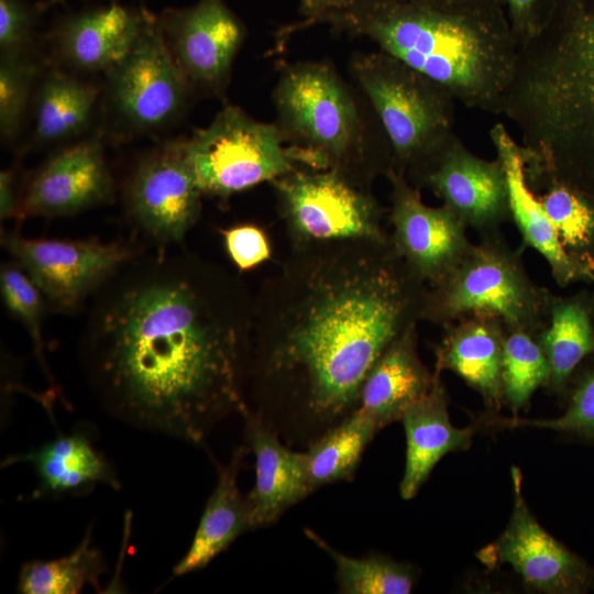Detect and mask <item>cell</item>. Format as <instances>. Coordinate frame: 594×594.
Masks as SVG:
<instances>
[{
	"instance_id": "obj_27",
	"label": "cell",
	"mask_w": 594,
	"mask_h": 594,
	"mask_svg": "<svg viewBox=\"0 0 594 594\" xmlns=\"http://www.w3.org/2000/svg\"><path fill=\"white\" fill-rule=\"evenodd\" d=\"M569 257L594 276V198L550 176L526 177Z\"/></svg>"
},
{
	"instance_id": "obj_21",
	"label": "cell",
	"mask_w": 594,
	"mask_h": 594,
	"mask_svg": "<svg viewBox=\"0 0 594 594\" xmlns=\"http://www.w3.org/2000/svg\"><path fill=\"white\" fill-rule=\"evenodd\" d=\"M145 14L111 4L72 15L55 33L57 54L74 70L107 73L130 51Z\"/></svg>"
},
{
	"instance_id": "obj_13",
	"label": "cell",
	"mask_w": 594,
	"mask_h": 594,
	"mask_svg": "<svg viewBox=\"0 0 594 594\" xmlns=\"http://www.w3.org/2000/svg\"><path fill=\"white\" fill-rule=\"evenodd\" d=\"M411 184L419 189H431L442 205L479 237L502 232L503 224L512 220L502 162L498 157L486 160L477 156L457 134Z\"/></svg>"
},
{
	"instance_id": "obj_38",
	"label": "cell",
	"mask_w": 594,
	"mask_h": 594,
	"mask_svg": "<svg viewBox=\"0 0 594 594\" xmlns=\"http://www.w3.org/2000/svg\"><path fill=\"white\" fill-rule=\"evenodd\" d=\"M518 45L534 36L550 15L556 0H502Z\"/></svg>"
},
{
	"instance_id": "obj_19",
	"label": "cell",
	"mask_w": 594,
	"mask_h": 594,
	"mask_svg": "<svg viewBox=\"0 0 594 594\" xmlns=\"http://www.w3.org/2000/svg\"><path fill=\"white\" fill-rule=\"evenodd\" d=\"M490 138L496 157L505 169L512 220L521 235L524 248L536 250L546 260L554 282L561 287L580 280L594 282V276L576 265L564 252L551 221L529 187L519 142L502 122L491 128Z\"/></svg>"
},
{
	"instance_id": "obj_14",
	"label": "cell",
	"mask_w": 594,
	"mask_h": 594,
	"mask_svg": "<svg viewBox=\"0 0 594 594\" xmlns=\"http://www.w3.org/2000/svg\"><path fill=\"white\" fill-rule=\"evenodd\" d=\"M158 24L177 67L191 89L221 94L244 37L243 22L223 0H199L167 9Z\"/></svg>"
},
{
	"instance_id": "obj_18",
	"label": "cell",
	"mask_w": 594,
	"mask_h": 594,
	"mask_svg": "<svg viewBox=\"0 0 594 594\" xmlns=\"http://www.w3.org/2000/svg\"><path fill=\"white\" fill-rule=\"evenodd\" d=\"M244 443L255 458V483L246 494L251 530L270 526L311 494L304 451L287 447L280 437L248 407L240 414Z\"/></svg>"
},
{
	"instance_id": "obj_43",
	"label": "cell",
	"mask_w": 594,
	"mask_h": 594,
	"mask_svg": "<svg viewBox=\"0 0 594 594\" xmlns=\"http://www.w3.org/2000/svg\"><path fill=\"white\" fill-rule=\"evenodd\" d=\"M56 1V0H55Z\"/></svg>"
},
{
	"instance_id": "obj_1",
	"label": "cell",
	"mask_w": 594,
	"mask_h": 594,
	"mask_svg": "<svg viewBox=\"0 0 594 594\" xmlns=\"http://www.w3.org/2000/svg\"><path fill=\"white\" fill-rule=\"evenodd\" d=\"M253 321L235 277L190 253L155 250L91 298L79 361L111 417L200 444L248 407Z\"/></svg>"
},
{
	"instance_id": "obj_28",
	"label": "cell",
	"mask_w": 594,
	"mask_h": 594,
	"mask_svg": "<svg viewBox=\"0 0 594 594\" xmlns=\"http://www.w3.org/2000/svg\"><path fill=\"white\" fill-rule=\"evenodd\" d=\"M34 101V141L38 144L59 143L87 128L97 101V89L74 75L55 70L43 79Z\"/></svg>"
},
{
	"instance_id": "obj_11",
	"label": "cell",
	"mask_w": 594,
	"mask_h": 594,
	"mask_svg": "<svg viewBox=\"0 0 594 594\" xmlns=\"http://www.w3.org/2000/svg\"><path fill=\"white\" fill-rule=\"evenodd\" d=\"M106 74L116 117L136 133L161 131L174 123L193 91L172 57L158 20L148 13L130 51Z\"/></svg>"
},
{
	"instance_id": "obj_34",
	"label": "cell",
	"mask_w": 594,
	"mask_h": 594,
	"mask_svg": "<svg viewBox=\"0 0 594 594\" xmlns=\"http://www.w3.org/2000/svg\"><path fill=\"white\" fill-rule=\"evenodd\" d=\"M36 76L28 54H1L0 132L4 142L15 140L22 128Z\"/></svg>"
},
{
	"instance_id": "obj_30",
	"label": "cell",
	"mask_w": 594,
	"mask_h": 594,
	"mask_svg": "<svg viewBox=\"0 0 594 594\" xmlns=\"http://www.w3.org/2000/svg\"><path fill=\"white\" fill-rule=\"evenodd\" d=\"M89 527L80 543L69 554L54 560L25 563L20 571L18 590L23 594H77L86 585L99 590V579L106 561L91 546Z\"/></svg>"
},
{
	"instance_id": "obj_15",
	"label": "cell",
	"mask_w": 594,
	"mask_h": 594,
	"mask_svg": "<svg viewBox=\"0 0 594 594\" xmlns=\"http://www.w3.org/2000/svg\"><path fill=\"white\" fill-rule=\"evenodd\" d=\"M385 176L391 184V242L410 271L433 285L470 248L468 228L446 206L426 205L404 174L392 168Z\"/></svg>"
},
{
	"instance_id": "obj_10",
	"label": "cell",
	"mask_w": 594,
	"mask_h": 594,
	"mask_svg": "<svg viewBox=\"0 0 594 594\" xmlns=\"http://www.w3.org/2000/svg\"><path fill=\"white\" fill-rule=\"evenodd\" d=\"M289 227L302 241L385 240L382 208L366 186L333 168H295L273 182Z\"/></svg>"
},
{
	"instance_id": "obj_36",
	"label": "cell",
	"mask_w": 594,
	"mask_h": 594,
	"mask_svg": "<svg viewBox=\"0 0 594 594\" xmlns=\"http://www.w3.org/2000/svg\"><path fill=\"white\" fill-rule=\"evenodd\" d=\"M226 251L240 271H249L271 256L268 240L254 224H239L222 229Z\"/></svg>"
},
{
	"instance_id": "obj_7",
	"label": "cell",
	"mask_w": 594,
	"mask_h": 594,
	"mask_svg": "<svg viewBox=\"0 0 594 594\" xmlns=\"http://www.w3.org/2000/svg\"><path fill=\"white\" fill-rule=\"evenodd\" d=\"M551 296L531 279L520 252L496 232L479 237L444 277L427 287L421 320L443 328L480 315L498 319L506 330L537 337Z\"/></svg>"
},
{
	"instance_id": "obj_9",
	"label": "cell",
	"mask_w": 594,
	"mask_h": 594,
	"mask_svg": "<svg viewBox=\"0 0 594 594\" xmlns=\"http://www.w3.org/2000/svg\"><path fill=\"white\" fill-rule=\"evenodd\" d=\"M1 245L44 295L50 311L74 315L143 248L124 240L28 238L1 231Z\"/></svg>"
},
{
	"instance_id": "obj_29",
	"label": "cell",
	"mask_w": 594,
	"mask_h": 594,
	"mask_svg": "<svg viewBox=\"0 0 594 594\" xmlns=\"http://www.w3.org/2000/svg\"><path fill=\"white\" fill-rule=\"evenodd\" d=\"M378 431L373 419L358 407L311 442L304 451L310 492L352 481L364 450Z\"/></svg>"
},
{
	"instance_id": "obj_39",
	"label": "cell",
	"mask_w": 594,
	"mask_h": 594,
	"mask_svg": "<svg viewBox=\"0 0 594 594\" xmlns=\"http://www.w3.org/2000/svg\"><path fill=\"white\" fill-rule=\"evenodd\" d=\"M21 190L18 185L15 168H7L0 173V219L7 221L19 219Z\"/></svg>"
},
{
	"instance_id": "obj_31",
	"label": "cell",
	"mask_w": 594,
	"mask_h": 594,
	"mask_svg": "<svg viewBox=\"0 0 594 594\" xmlns=\"http://www.w3.org/2000/svg\"><path fill=\"white\" fill-rule=\"evenodd\" d=\"M306 536L334 562L338 590L342 594H408L415 583L409 564L372 554L349 557L324 541L314 530L306 528Z\"/></svg>"
},
{
	"instance_id": "obj_37",
	"label": "cell",
	"mask_w": 594,
	"mask_h": 594,
	"mask_svg": "<svg viewBox=\"0 0 594 594\" xmlns=\"http://www.w3.org/2000/svg\"><path fill=\"white\" fill-rule=\"evenodd\" d=\"M32 15L23 0H0L1 54H28Z\"/></svg>"
},
{
	"instance_id": "obj_23",
	"label": "cell",
	"mask_w": 594,
	"mask_h": 594,
	"mask_svg": "<svg viewBox=\"0 0 594 594\" xmlns=\"http://www.w3.org/2000/svg\"><path fill=\"white\" fill-rule=\"evenodd\" d=\"M435 373L417 353L416 326L395 339L369 372L360 395L359 407L381 430L399 421L404 413L428 394Z\"/></svg>"
},
{
	"instance_id": "obj_26",
	"label": "cell",
	"mask_w": 594,
	"mask_h": 594,
	"mask_svg": "<svg viewBox=\"0 0 594 594\" xmlns=\"http://www.w3.org/2000/svg\"><path fill=\"white\" fill-rule=\"evenodd\" d=\"M537 339L550 363L549 386L562 391L580 362L594 354L590 292L552 294L547 319Z\"/></svg>"
},
{
	"instance_id": "obj_32",
	"label": "cell",
	"mask_w": 594,
	"mask_h": 594,
	"mask_svg": "<svg viewBox=\"0 0 594 594\" xmlns=\"http://www.w3.org/2000/svg\"><path fill=\"white\" fill-rule=\"evenodd\" d=\"M502 377L504 400L514 416L529 404L539 387L549 386L550 363L536 336L506 330Z\"/></svg>"
},
{
	"instance_id": "obj_41",
	"label": "cell",
	"mask_w": 594,
	"mask_h": 594,
	"mask_svg": "<svg viewBox=\"0 0 594 594\" xmlns=\"http://www.w3.org/2000/svg\"><path fill=\"white\" fill-rule=\"evenodd\" d=\"M419 1H425L429 3H436V4H466V3L485 2V1H493V0H419Z\"/></svg>"
},
{
	"instance_id": "obj_4",
	"label": "cell",
	"mask_w": 594,
	"mask_h": 594,
	"mask_svg": "<svg viewBox=\"0 0 594 594\" xmlns=\"http://www.w3.org/2000/svg\"><path fill=\"white\" fill-rule=\"evenodd\" d=\"M502 114L518 131L526 175L594 198V0H556L518 45Z\"/></svg>"
},
{
	"instance_id": "obj_20",
	"label": "cell",
	"mask_w": 594,
	"mask_h": 594,
	"mask_svg": "<svg viewBox=\"0 0 594 594\" xmlns=\"http://www.w3.org/2000/svg\"><path fill=\"white\" fill-rule=\"evenodd\" d=\"M436 346L435 371L449 370L460 376L497 413L504 400L503 350L506 329L494 317L466 316L446 327Z\"/></svg>"
},
{
	"instance_id": "obj_25",
	"label": "cell",
	"mask_w": 594,
	"mask_h": 594,
	"mask_svg": "<svg viewBox=\"0 0 594 594\" xmlns=\"http://www.w3.org/2000/svg\"><path fill=\"white\" fill-rule=\"evenodd\" d=\"M251 452L246 443L232 450L226 464L217 462V484L210 495L191 544L183 559L173 569L182 576L206 568L218 554L243 532L251 530L246 495L238 486V477L244 460Z\"/></svg>"
},
{
	"instance_id": "obj_3",
	"label": "cell",
	"mask_w": 594,
	"mask_h": 594,
	"mask_svg": "<svg viewBox=\"0 0 594 594\" xmlns=\"http://www.w3.org/2000/svg\"><path fill=\"white\" fill-rule=\"evenodd\" d=\"M315 24L364 37L444 87L464 107L502 114L518 41L501 0H345L301 30Z\"/></svg>"
},
{
	"instance_id": "obj_6",
	"label": "cell",
	"mask_w": 594,
	"mask_h": 594,
	"mask_svg": "<svg viewBox=\"0 0 594 594\" xmlns=\"http://www.w3.org/2000/svg\"><path fill=\"white\" fill-rule=\"evenodd\" d=\"M355 81L389 143L393 169L411 183L454 133V97L441 85L382 52L349 62Z\"/></svg>"
},
{
	"instance_id": "obj_24",
	"label": "cell",
	"mask_w": 594,
	"mask_h": 594,
	"mask_svg": "<svg viewBox=\"0 0 594 594\" xmlns=\"http://www.w3.org/2000/svg\"><path fill=\"white\" fill-rule=\"evenodd\" d=\"M433 384L426 396L403 415L406 433V465L400 482V495L411 499L429 477L432 469L447 453L468 449L472 428H455L449 418L448 395L435 371Z\"/></svg>"
},
{
	"instance_id": "obj_2",
	"label": "cell",
	"mask_w": 594,
	"mask_h": 594,
	"mask_svg": "<svg viewBox=\"0 0 594 594\" xmlns=\"http://www.w3.org/2000/svg\"><path fill=\"white\" fill-rule=\"evenodd\" d=\"M294 272L275 326H256L250 407L307 448L359 407L389 344L421 320L428 285L385 240L340 241Z\"/></svg>"
},
{
	"instance_id": "obj_35",
	"label": "cell",
	"mask_w": 594,
	"mask_h": 594,
	"mask_svg": "<svg viewBox=\"0 0 594 594\" xmlns=\"http://www.w3.org/2000/svg\"><path fill=\"white\" fill-rule=\"evenodd\" d=\"M491 422L507 428L534 427L560 432L594 437V365L575 381L566 410L551 419H524L495 417Z\"/></svg>"
},
{
	"instance_id": "obj_40",
	"label": "cell",
	"mask_w": 594,
	"mask_h": 594,
	"mask_svg": "<svg viewBox=\"0 0 594 594\" xmlns=\"http://www.w3.org/2000/svg\"><path fill=\"white\" fill-rule=\"evenodd\" d=\"M345 0H299L300 13L305 19L296 24H292L280 31L282 38H286L288 34L300 30L305 24L320 16L329 10H332Z\"/></svg>"
},
{
	"instance_id": "obj_5",
	"label": "cell",
	"mask_w": 594,
	"mask_h": 594,
	"mask_svg": "<svg viewBox=\"0 0 594 594\" xmlns=\"http://www.w3.org/2000/svg\"><path fill=\"white\" fill-rule=\"evenodd\" d=\"M272 99L276 124L301 163L333 168L367 185L393 168L389 143L369 103L331 64H284Z\"/></svg>"
},
{
	"instance_id": "obj_33",
	"label": "cell",
	"mask_w": 594,
	"mask_h": 594,
	"mask_svg": "<svg viewBox=\"0 0 594 594\" xmlns=\"http://www.w3.org/2000/svg\"><path fill=\"white\" fill-rule=\"evenodd\" d=\"M0 294L8 314L18 320L30 336L34 355L44 375L54 386V378L44 355L43 338V321L50 308L40 288L13 258L1 263Z\"/></svg>"
},
{
	"instance_id": "obj_17",
	"label": "cell",
	"mask_w": 594,
	"mask_h": 594,
	"mask_svg": "<svg viewBox=\"0 0 594 594\" xmlns=\"http://www.w3.org/2000/svg\"><path fill=\"white\" fill-rule=\"evenodd\" d=\"M114 183L101 143L82 140L51 155L21 190L18 221L61 218L107 205Z\"/></svg>"
},
{
	"instance_id": "obj_16",
	"label": "cell",
	"mask_w": 594,
	"mask_h": 594,
	"mask_svg": "<svg viewBox=\"0 0 594 594\" xmlns=\"http://www.w3.org/2000/svg\"><path fill=\"white\" fill-rule=\"evenodd\" d=\"M514 506L506 529L477 557L490 566L509 564L530 587L546 593H579L591 580L588 566L549 535L529 510L519 469H512Z\"/></svg>"
},
{
	"instance_id": "obj_8",
	"label": "cell",
	"mask_w": 594,
	"mask_h": 594,
	"mask_svg": "<svg viewBox=\"0 0 594 594\" xmlns=\"http://www.w3.org/2000/svg\"><path fill=\"white\" fill-rule=\"evenodd\" d=\"M182 141L202 195L226 198L274 182L301 163L275 122L257 121L230 105L208 127Z\"/></svg>"
},
{
	"instance_id": "obj_22",
	"label": "cell",
	"mask_w": 594,
	"mask_h": 594,
	"mask_svg": "<svg viewBox=\"0 0 594 594\" xmlns=\"http://www.w3.org/2000/svg\"><path fill=\"white\" fill-rule=\"evenodd\" d=\"M18 462H29L35 469V498L84 494L97 483L121 487L116 471L85 430L59 433L36 449L9 457L2 465Z\"/></svg>"
},
{
	"instance_id": "obj_12",
	"label": "cell",
	"mask_w": 594,
	"mask_h": 594,
	"mask_svg": "<svg viewBox=\"0 0 594 594\" xmlns=\"http://www.w3.org/2000/svg\"><path fill=\"white\" fill-rule=\"evenodd\" d=\"M201 196L183 141L164 143L143 155L122 188L130 224L156 251L184 241L199 218Z\"/></svg>"
},
{
	"instance_id": "obj_42",
	"label": "cell",
	"mask_w": 594,
	"mask_h": 594,
	"mask_svg": "<svg viewBox=\"0 0 594 594\" xmlns=\"http://www.w3.org/2000/svg\"><path fill=\"white\" fill-rule=\"evenodd\" d=\"M590 299H591L592 318H593V323H594V292H590Z\"/></svg>"
}]
</instances>
